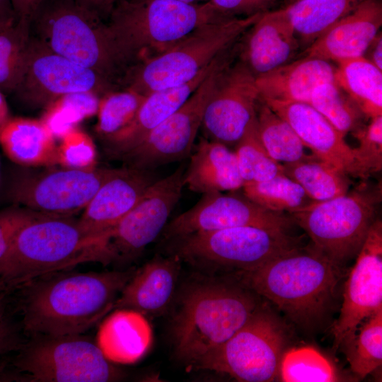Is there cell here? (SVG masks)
Returning <instances> with one entry per match:
<instances>
[{
  "label": "cell",
  "mask_w": 382,
  "mask_h": 382,
  "mask_svg": "<svg viewBox=\"0 0 382 382\" xmlns=\"http://www.w3.org/2000/svg\"><path fill=\"white\" fill-rule=\"evenodd\" d=\"M233 45L223 61L205 78L186 102L156 127L137 146L117 159L126 167L154 170L190 156L206 105L223 70L237 57Z\"/></svg>",
  "instance_id": "obj_13"
},
{
  "label": "cell",
  "mask_w": 382,
  "mask_h": 382,
  "mask_svg": "<svg viewBox=\"0 0 382 382\" xmlns=\"http://www.w3.org/2000/svg\"><path fill=\"white\" fill-rule=\"evenodd\" d=\"M382 310V223L371 225L345 283L343 301L332 330L335 348L351 340L368 318Z\"/></svg>",
  "instance_id": "obj_18"
},
{
  "label": "cell",
  "mask_w": 382,
  "mask_h": 382,
  "mask_svg": "<svg viewBox=\"0 0 382 382\" xmlns=\"http://www.w3.org/2000/svg\"><path fill=\"white\" fill-rule=\"evenodd\" d=\"M152 330L146 316L129 308H117L100 324L96 344L111 362L132 364L149 349Z\"/></svg>",
  "instance_id": "obj_27"
},
{
  "label": "cell",
  "mask_w": 382,
  "mask_h": 382,
  "mask_svg": "<svg viewBox=\"0 0 382 382\" xmlns=\"http://www.w3.org/2000/svg\"><path fill=\"white\" fill-rule=\"evenodd\" d=\"M309 104L344 136L363 126L364 115L335 81L316 87Z\"/></svg>",
  "instance_id": "obj_35"
},
{
  "label": "cell",
  "mask_w": 382,
  "mask_h": 382,
  "mask_svg": "<svg viewBox=\"0 0 382 382\" xmlns=\"http://www.w3.org/2000/svg\"><path fill=\"white\" fill-rule=\"evenodd\" d=\"M57 146V160L59 166L87 169L96 166L97 151L91 136L78 126L61 138Z\"/></svg>",
  "instance_id": "obj_41"
},
{
  "label": "cell",
  "mask_w": 382,
  "mask_h": 382,
  "mask_svg": "<svg viewBox=\"0 0 382 382\" xmlns=\"http://www.w3.org/2000/svg\"><path fill=\"white\" fill-rule=\"evenodd\" d=\"M16 21L11 0H0V25H8Z\"/></svg>",
  "instance_id": "obj_49"
},
{
  "label": "cell",
  "mask_w": 382,
  "mask_h": 382,
  "mask_svg": "<svg viewBox=\"0 0 382 382\" xmlns=\"http://www.w3.org/2000/svg\"><path fill=\"white\" fill-rule=\"evenodd\" d=\"M282 168L284 174L298 183L314 202L342 196L350 188L351 181L347 173L313 154L284 163Z\"/></svg>",
  "instance_id": "obj_31"
},
{
  "label": "cell",
  "mask_w": 382,
  "mask_h": 382,
  "mask_svg": "<svg viewBox=\"0 0 382 382\" xmlns=\"http://www.w3.org/2000/svg\"><path fill=\"white\" fill-rule=\"evenodd\" d=\"M8 25H9V24H8ZM6 25H0V29L2 28H4V27H5V26H6Z\"/></svg>",
  "instance_id": "obj_53"
},
{
  "label": "cell",
  "mask_w": 382,
  "mask_h": 382,
  "mask_svg": "<svg viewBox=\"0 0 382 382\" xmlns=\"http://www.w3.org/2000/svg\"><path fill=\"white\" fill-rule=\"evenodd\" d=\"M336 63L335 81L364 117L382 115V71L364 57Z\"/></svg>",
  "instance_id": "obj_29"
},
{
  "label": "cell",
  "mask_w": 382,
  "mask_h": 382,
  "mask_svg": "<svg viewBox=\"0 0 382 382\" xmlns=\"http://www.w3.org/2000/svg\"><path fill=\"white\" fill-rule=\"evenodd\" d=\"M120 88L106 76L54 52L30 35L23 73L12 93L23 107L43 110L64 95L93 92L100 97Z\"/></svg>",
  "instance_id": "obj_14"
},
{
  "label": "cell",
  "mask_w": 382,
  "mask_h": 382,
  "mask_svg": "<svg viewBox=\"0 0 382 382\" xmlns=\"http://www.w3.org/2000/svg\"><path fill=\"white\" fill-rule=\"evenodd\" d=\"M243 35L237 57L255 78L290 62L301 48L283 8L262 13Z\"/></svg>",
  "instance_id": "obj_22"
},
{
  "label": "cell",
  "mask_w": 382,
  "mask_h": 382,
  "mask_svg": "<svg viewBox=\"0 0 382 382\" xmlns=\"http://www.w3.org/2000/svg\"><path fill=\"white\" fill-rule=\"evenodd\" d=\"M364 321L359 333L345 344L350 368L361 378L382 364V310Z\"/></svg>",
  "instance_id": "obj_38"
},
{
  "label": "cell",
  "mask_w": 382,
  "mask_h": 382,
  "mask_svg": "<svg viewBox=\"0 0 382 382\" xmlns=\"http://www.w3.org/2000/svg\"><path fill=\"white\" fill-rule=\"evenodd\" d=\"M338 265L314 248H297L262 266L243 271V282L299 324H311L330 303Z\"/></svg>",
  "instance_id": "obj_5"
},
{
  "label": "cell",
  "mask_w": 382,
  "mask_h": 382,
  "mask_svg": "<svg viewBox=\"0 0 382 382\" xmlns=\"http://www.w3.org/2000/svg\"><path fill=\"white\" fill-rule=\"evenodd\" d=\"M230 49L216 57L191 81L146 96L131 122L103 141L106 154L117 159L137 146L156 127L186 102L205 78L223 61Z\"/></svg>",
  "instance_id": "obj_21"
},
{
  "label": "cell",
  "mask_w": 382,
  "mask_h": 382,
  "mask_svg": "<svg viewBox=\"0 0 382 382\" xmlns=\"http://www.w3.org/2000/svg\"><path fill=\"white\" fill-rule=\"evenodd\" d=\"M381 200V185L361 183L342 196L313 201L289 216L307 233L313 248L340 265L358 254Z\"/></svg>",
  "instance_id": "obj_8"
},
{
  "label": "cell",
  "mask_w": 382,
  "mask_h": 382,
  "mask_svg": "<svg viewBox=\"0 0 382 382\" xmlns=\"http://www.w3.org/2000/svg\"><path fill=\"white\" fill-rule=\"evenodd\" d=\"M262 102L289 124L312 154L330 163L349 176L362 178L354 149L346 142L345 136L309 103Z\"/></svg>",
  "instance_id": "obj_19"
},
{
  "label": "cell",
  "mask_w": 382,
  "mask_h": 382,
  "mask_svg": "<svg viewBox=\"0 0 382 382\" xmlns=\"http://www.w3.org/2000/svg\"><path fill=\"white\" fill-rule=\"evenodd\" d=\"M359 141L354 149L363 179L382 168V115L370 119L366 126L352 132Z\"/></svg>",
  "instance_id": "obj_42"
},
{
  "label": "cell",
  "mask_w": 382,
  "mask_h": 382,
  "mask_svg": "<svg viewBox=\"0 0 382 382\" xmlns=\"http://www.w3.org/2000/svg\"><path fill=\"white\" fill-rule=\"evenodd\" d=\"M381 25V1L366 0L333 24L300 55L335 62L363 57Z\"/></svg>",
  "instance_id": "obj_23"
},
{
  "label": "cell",
  "mask_w": 382,
  "mask_h": 382,
  "mask_svg": "<svg viewBox=\"0 0 382 382\" xmlns=\"http://www.w3.org/2000/svg\"><path fill=\"white\" fill-rule=\"evenodd\" d=\"M181 262L174 254L156 256L136 270L117 299L113 309H132L144 316L163 314L173 299Z\"/></svg>",
  "instance_id": "obj_24"
},
{
  "label": "cell",
  "mask_w": 382,
  "mask_h": 382,
  "mask_svg": "<svg viewBox=\"0 0 382 382\" xmlns=\"http://www.w3.org/2000/svg\"><path fill=\"white\" fill-rule=\"evenodd\" d=\"M366 0H299L283 8L301 48L306 49ZM303 49V50H304Z\"/></svg>",
  "instance_id": "obj_30"
},
{
  "label": "cell",
  "mask_w": 382,
  "mask_h": 382,
  "mask_svg": "<svg viewBox=\"0 0 382 382\" xmlns=\"http://www.w3.org/2000/svg\"><path fill=\"white\" fill-rule=\"evenodd\" d=\"M137 269L54 272L21 289L23 323L36 335H82L108 313Z\"/></svg>",
  "instance_id": "obj_1"
},
{
  "label": "cell",
  "mask_w": 382,
  "mask_h": 382,
  "mask_svg": "<svg viewBox=\"0 0 382 382\" xmlns=\"http://www.w3.org/2000/svg\"><path fill=\"white\" fill-rule=\"evenodd\" d=\"M0 175H1V158H0Z\"/></svg>",
  "instance_id": "obj_55"
},
{
  "label": "cell",
  "mask_w": 382,
  "mask_h": 382,
  "mask_svg": "<svg viewBox=\"0 0 382 382\" xmlns=\"http://www.w3.org/2000/svg\"><path fill=\"white\" fill-rule=\"evenodd\" d=\"M146 96L120 88L99 98L95 130L104 141L127 126L136 115Z\"/></svg>",
  "instance_id": "obj_39"
},
{
  "label": "cell",
  "mask_w": 382,
  "mask_h": 382,
  "mask_svg": "<svg viewBox=\"0 0 382 382\" xmlns=\"http://www.w3.org/2000/svg\"><path fill=\"white\" fill-rule=\"evenodd\" d=\"M234 151L244 183L262 181L284 173L282 164L270 157L260 142L256 120L236 144Z\"/></svg>",
  "instance_id": "obj_40"
},
{
  "label": "cell",
  "mask_w": 382,
  "mask_h": 382,
  "mask_svg": "<svg viewBox=\"0 0 382 382\" xmlns=\"http://www.w3.org/2000/svg\"><path fill=\"white\" fill-rule=\"evenodd\" d=\"M259 101L255 77L234 60L221 72L206 105L201 126L205 138L236 146L256 120Z\"/></svg>",
  "instance_id": "obj_17"
},
{
  "label": "cell",
  "mask_w": 382,
  "mask_h": 382,
  "mask_svg": "<svg viewBox=\"0 0 382 382\" xmlns=\"http://www.w3.org/2000/svg\"><path fill=\"white\" fill-rule=\"evenodd\" d=\"M257 132L263 147L276 161H297L306 154L304 146L292 127L260 100L256 117Z\"/></svg>",
  "instance_id": "obj_32"
},
{
  "label": "cell",
  "mask_w": 382,
  "mask_h": 382,
  "mask_svg": "<svg viewBox=\"0 0 382 382\" xmlns=\"http://www.w3.org/2000/svg\"><path fill=\"white\" fill-rule=\"evenodd\" d=\"M42 214L16 205L0 211V259L11 247L21 229Z\"/></svg>",
  "instance_id": "obj_43"
},
{
  "label": "cell",
  "mask_w": 382,
  "mask_h": 382,
  "mask_svg": "<svg viewBox=\"0 0 382 382\" xmlns=\"http://www.w3.org/2000/svg\"><path fill=\"white\" fill-rule=\"evenodd\" d=\"M179 300L171 323L174 352L192 367L226 342L260 306L253 292L218 281L194 283Z\"/></svg>",
  "instance_id": "obj_3"
},
{
  "label": "cell",
  "mask_w": 382,
  "mask_h": 382,
  "mask_svg": "<svg viewBox=\"0 0 382 382\" xmlns=\"http://www.w3.org/2000/svg\"><path fill=\"white\" fill-rule=\"evenodd\" d=\"M176 1H182L187 4H195V2L198 0H176Z\"/></svg>",
  "instance_id": "obj_52"
},
{
  "label": "cell",
  "mask_w": 382,
  "mask_h": 382,
  "mask_svg": "<svg viewBox=\"0 0 382 382\" xmlns=\"http://www.w3.org/2000/svg\"><path fill=\"white\" fill-rule=\"evenodd\" d=\"M221 13L232 17L251 16L267 11L275 0H209Z\"/></svg>",
  "instance_id": "obj_44"
},
{
  "label": "cell",
  "mask_w": 382,
  "mask_h": 382,
  "mask_svg": "<svg viewBox=\"0 0 382 382\" xmlns=\"http://www.w3.org/2000/svg\"><path fill=\"white\" fill-rule=\"evenodd\" d=\"M42 0H11L16 21L30 23Z\"/></svg>",
  "instance_id": "obj_47"
},
{
  "label": "cell",
  "mask_w": 382,
  "mask_h": 382,
  "mask_svg": "<svg viewBox=\"0 0 382 382\" xmlns=\"http://www.w3.org/2000/svg\"><path fill=\"white\" fill-rule=\"evenodd\" d=\"M55 166L15 174L8 189L9 199L14 204L35 212L74 216L82 212L100 187L122 169Z\"/></svg>",
  "instance_id": "obj_12"
},
{
  "label": "cell",
  "mask_w": 382,
  "mask_h": 382,
  "mask_svg": "<svg viewBox=\"0 0 382 382\" xmlns=\"http://www.w3.org/2000/svg\"><path fill=\"white\" fill-rule=\"evenodd\" d=\"M10 117L9 109L4 94L0 91V126Z\"/></svg>",
  "instance_id": "obj_50"
},
{
  "label": "cell",
  "mask_w": 382,
  "mask_h": 382,
  "mask_svg": "<svg viewBox=\"0 0 382 382\" xmlns=\"http://www.w3.org/2000/svg\"><path fill=\"white\" fill-rule=\"evenodd\" d=\"M79 4L107 22L117 0H75Z\"/></svg>",
  "instance_id": "obj_46"
},
{
  "label": "cell",
  "mask_w": 382,
  "mask_h": 382,
  "mask_svg": "<svg viewBox=\"0 0 382 382\" xmlns=\"http://www.w3.org/2000/svg\"><path fill=\"white\" fill-rule=\"evenodd\" d=\"M19 350L14 365L23 381L108 382L123 378L97 344L82 335H36Z\"/></svg>",
  "instance_id": "obj_10"
},
{
  "label": "cell",
  "mask_w": 382,
  "mask_h": 382,
  "mask_svg": "<svg viewBox=\"0 0 382 382\" xmlns=\"http://www.w3.org/2000/svg\"><path fill=\"white\" fill-rule=\"evenodd\" d=\"M158 179L154 170L122 168L100 187L82 211L79 219L81 226L91 234L109 238L112 228Z\"/></svg>",
  "instance_id": "obj_20"
},
{
  "label": "cell",
  "mask_w": 382,
  "mask_h": 382,
  "mask_svg": "<svg viewBox=\"0 0 382 382\" xmlns=\"http://www.w3.org/2000/svg\"><path fill=\"white\" fill-rule=\"evenodd\" d=\"M55 139L40 119L11 116L0 126V147L12 162L23 167L57 166Z\"/></svg>",
  "instance_id": "obj_28"
},
{
  "label": "cell",
  "mask_w": 382,
  "mask_h": 382,
  "mask_svg": "<svg viewBox=\"0 0 382 382\" xmlns=\"http://www.w3.org/2000/svg\"><path fill=\"white\" fill-rule=\"evenodd\" d=\"M185 170L182 165L158 179L112 228L109 246L115 261L138 257L163 231L181 197Z\"/></svg>",
  "instance_id": "obj_16"
},
{
  "label": "cell",
  "mask_w": 382,
  "mask_h": 382,
  "mask_svg": "<svg viewBox=\"0 0 382 382\" xmlns=\"http://www.w3.org/2000/svg\"><path fill=\"white\" fill-rule=\"evenodd\" d=\"M29 32L54 52L120 86L125 68L106 22L75 0H42L30 21Z\"/></svg>",
  "instance_id": "obj_6"
},
{
  "label": "cell",
  "mask_w": 382,
  "mask_h": 382,
  "mask_svg": "<svg viewBox=\"0 0 382 382\" xmlns=\"http://www.w3.org/2000/svg\"><path fill=\"white\" fill-rule=\"evenodd\" d=\"M21 347L20 337L15 326L7 320L0 322V357Z\"/></svg>",
  "instance_id": "obj_45"
},
{
  "label": "cell",
  "mask_w": 382,
  "mask_h": 382,
  "mask_svg": "<svg viewBox=\"0 0 382 382\" xmlns=\"http://www.w3.org/2000/svg\"><path fill=\"white\" fill-rule=\"evenodd\" d=\"M99 98L93 92L64 95L43 109L40 120L59 139L85 119L96 115Z\"/></svg>",
  "instance_id": "obj_36"
},
{
  "label": "cell",
  "mask_w": 382,
  "mask_h": 382,
  "mask_svg": "<svg viewBox=\"0 0 382 382\" xmlns=\"http://www.w3.org/2000/svg\"><path fill=\"white\" fill-rule=\"evenodd\" d=\"M243 194L258 206L274 212L299 210L312 202L302 187L284 173L257 182H246Z\"/></svg>",
  "instance_id": "obj_33"
},
{
  "label": "cell",
  "mask_w": 382,
  "mask_h": 382,
  "mask_svg": "<svg viewBox=\"0 0 382 382\" xmlns=\"http://www.w3.org/2000/svg\"><path fill=\"white\" fill-rule=\"evenodd\" d=\"M288 1H289L290 3H292V2H294V1H299V0H288Z\"/></svg>",
  "instance_id": "obj_54"
},
{
  "label": "cell",
  "mask_w": 382,
  "mask_h": 382,
  "mask_svg": "<svg viewBox=\"0 0 382 382\" xmlns=\"http://www.w3.org/2000/svg\"><path fill=\"white\" fill-rule=\"evenodd\" d=\"M262 13L202 25L163 53L128 67L120 88L149 94L185 83L233 45Z\"/></svg>",
  "instance_id": "obj_7"
},
{
  "label": "cell",
  "mask_w": 382,
  "mask_h": 382,
  "mask_svg": "<svg viewBox=\"0 0 382 382\" xmlns=\"http://www.w3.org/2000/svg\"><path fill=\"white\" fill-rule=\"evenodd\" d=\"M6 293L0 290V322L4 319L5 311V294Z\"/></svg>",
  "instance_id": "obj_51"
},
{
  "label": "cell",
  "mask_w": 382,
  "mask_h": 382,
  "mask_svg": "<svg viewBox=\"0 0 382 382\" xmlns=\"http://www.w3.org/2000/svg\"><path fill=\"white\" fill-rule=\"evenodd\" d=\"M184 173V185L195 192L238 191L244 183L235 151L226 145L201 137Z\"/></svg>",
  "instance_id": "obj_26"
},
{
  "label": "cell",
  "mask_w": 382,
  "mask_h": 382,
  "mask_svg": "<svg viewBox=\"0 0 382 382\" xmlns=\"http://www.w3.org/2000/svg\"><path fill=\"white\" fill-rule=\"evenodd\" d=\"M231 17L209 1L117 0L106 24L125 71L163 53L199 26Z\"/></svg>",
  "instance_id": "obj_4"
},
{
  "label": "cell",
  "mask_w": 382,
  "mask_h": 382,
  "mask_svg": "<svg viewBox=\"0 0 382 382\" xmlns=\"http://www.w3.org/2000/svg\"><path fill=\"white\" fill-rule=\"evenodd\" d=\"M292 219L284 213L265 209L236 191L203 194L190 209L163 228V237L173 241L192 233L243 226L286 231Z\"/></svg>",
  "instance_id": "obj_15"
},
{
  "label": "cell",
  "mask_w": 382,
  "mask_h": 382,
  "mask_svg": "<svg viewBox=\"0 0 382 382\" xmlns=\"http://www.w3.org/2000/svg\"><path fill=\"white\" fill-rule=\"evenodd\" d=\"M286 334L275 314L260 305L226 342L194 368L226 374L239 381H272L279 375Z\"/></svg>",
  "instance_id": "obj_11"
},
{
  "label": "cell",
  "mask_w": 382,
  "mask_h": 382,
  "mask_svg": "<svg viewBox=\"0 0 382 382\" xmlns=\"http://www.w3.org/2000/svg\"><path fill=\"white\" fill-rule=\"evenodd\" d=\"M285 382H330L340 380L332 363L316 349L304 346L284 352L279 367Z\"/></svg>",
  "instance_id": "obj_37"
},
{
  "label": "cell",
  "mask_w": 382,
  "mask_h": 382,
  "mask_svg": "<svg viewBox=\"0 0 382 382\" xmlns=\"http://www.w3.org/2000/svg\"><path fill=\"white\" fill-rule=\"evenodd\" d=\"M170 254L182 261L207 267L256 269L297 248L284 231L253 226L192 233L170 241Z\"/></svg>",
  "instance_id": "obj_9"
},
{
  "label": "cell",
  "mask_w": 382,
  "mask_h": 382,
  "mask_svg": "<svg viewBox=\"0 0 382 382\" xmlns=\"http://www.w3.org/2000/svg\"><path fill=\"white\" fill-rule=\"evenodd\" d=\"M30 40L29 23L16 21L0 29V91L12 93L25 67Z\"/></svg>",
  "instance_id": "obj_34"
},
{
  "label": "cell",
  "mask_w": 382,
  "mask_h": 382,
  "mask_svg": "<svg viewBox=\"0 0 382 382\" xmlns=\"http://www.w3.org/2000/svg\"><path fill=\"white\" fill-rule=\"evenodd\" d=\"M112 261L108 237L86 232L74 216L42 214L21 229L0 259V290L21 289L81 263Z\"/></svg>",
  "instance_id": "obj_2"
},
{
  "label": "cell",
  "mask_w": 382,
  "mask_h": 382,
  "mask_svg": "<svg viewBox=\"0 0 382 382\" xmlns=\"http://www.w3.org/2000/svg\"><path fill=\"white\" fill-rule=\"evenodd\" d=\"M335 69L331 62L300 57L255 78L259 98L309 103L316 87L335 81Z\"/></svg>",
  "instance_id": "obj_25"
},
{
  "label": "cell",
  "mask_w": 382,
  "mask_h": 382,
  "mask_svg": "<svg viewBox=\"0 0 382 382\" xmlns=\"http://www.w3.org/2000/svg\"><path fill=\"white\" fill-rule=\"evenodd\" d=\"M367 54L368 57L365 58L382 71V35L381 31L372 40L364 55Z\"/></svg>",
  "instance_id": "obj_48"
}]
</instances>
